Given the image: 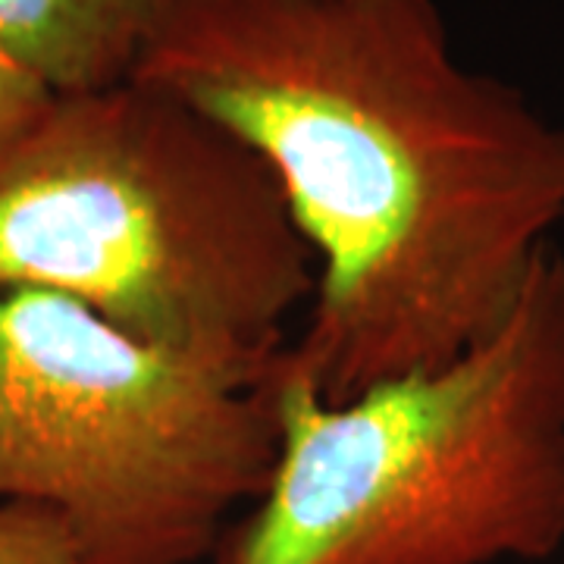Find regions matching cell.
I'll use <instances>...</instances> for the list:
<instances>
[{"label":"cell","instance_id":"obj_6","mask_svg":"<svg viewBox=\"0 0 564 564\" xmlns=\"http://www.w3.org/2000/svg\"><path fill=\"white\" fill-rule=\"evenodd\" d=\"M0 564H82L57 514L32 505H0Z\"/></svg>","mask_w":564,"mask_h":564},{"label":"cell","instance_id":"obj_2","mask_svg":"<svg viewBox=\"0 0 564 564\" xmlns=\"http://www.w3.org/2000/svg\"><path fill=\"white\" fill-rule=\"evenodd\" d=\"M564 545V254L452 361L326 402L276 367V455L210 564L545 562Z\"/></svg>","mask_w":564,"mask_h":564},{"label":"cell","instance_id":"obj_7","mask_svg":"<svg viewBox=\"0 0 564 564\" xmlns=\"http://www.w3.org/2000/svg\"><path fill=\"white\" fill-rule=\"evenodd\" d=\"M57 95L25 66L0 51V154L35 129Z\"/></svg>","mask_w":564,"mask_h":564},{"label":"cell","instance_id":"obj_3","mask_svg":"<svg viewBox=\"0 0 564 564\" xmlns=\"http://www.w3.org/2000/svg\"><path fill=\"white\" fill-rule=\"evenodd\" d=\"M0 285L173 351L267 358L314 295V258L251 148L122 82L57 95L0 154Z\"/></svg>","mask_w":564,"mask_h":564},{"label":"cell","instance_id":"obj_5","mask_svg":"<svg viewBox=\"0 0 564 564\" xmlns=\"http://www.w3.org/2000/svg\"><path fill=\"white\" fill-rule=\"evenodd\" d=\"M166 0H0V51L54 95L132 79Z\"/></svg>","mask_w":564,"mask_h":564},{"label":"cell","instance_id":"obj_4","mask_svg":"<svg viewBox=\"0 0 564 564\" xmlns=\"http://www.w3.org/2000/svg\"><path fill=\"white\" fill-rule=\"evenodd\" d=\"M280 355H185L0 285V505L57 514L82 564L210 562L273 467Z\"/></svg>","mask_w":564,"mask_h":564},{"label":"cell","instance_id":"obj_1","mask_svg":"<svg viewBox=\"0 0 564 564\" xmlns=\"http://www.w3.org/2000/svg\"><path fill=\"white\" fill-rule=\"evenodd\" d=\"M251 148L314 258L282 377L326 402L452 361L564 223V126L433 0H166L132 79Z\"/></svg>","mask_w":564,"mask_h":564}]
</instances>
